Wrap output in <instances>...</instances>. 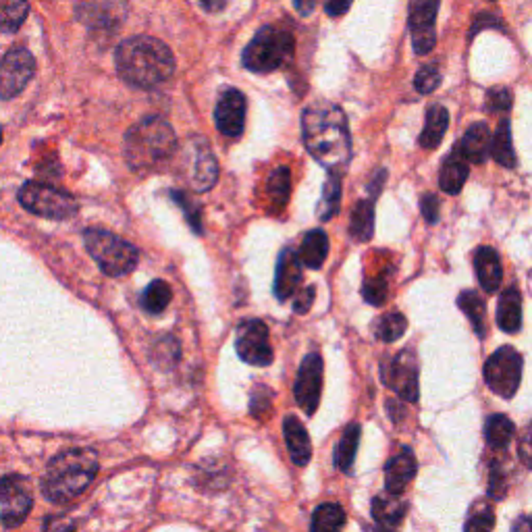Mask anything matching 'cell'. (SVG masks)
Segmentation results:
<instances>
[{"label":"cell","mask_w":532,"mask_h":532,"mask_svg":"<svg viewBox=\"0 0 532 532\" xmlns=\"http://www.w3.org/2000/svg\"><path fill=\"white\" fill-rule=\"evenodd\" d=\"M306 150L329 173L341 175L352 158V136L348 117L335 104H312L302 115Z\"/></svg>","instance_id":"6da1fadb"},{"label":"cell","mask_w":532,"mask_h":532,"mask_svg":"<svg viewBox=\"0 0 532 532\" xmlns=\"http://www.w3.org/2000/svg\"><path fill=\"white\" fill-rule=\"evenodd\" d=\"M115 67L127 84L150 90L169 82L175 57L165 42L152 36H133L119 44Z\"/></svg>","instance_id":"7a4b0ae2"},{"label":"cell","mask_w":532,"mask_h":532,"mask_svg":"<svg viewBox=\"0 0 532 532\" xmlns=\"http://www.w3.org/2000/svg\"><path fill=\"white\" fill-rule=\"evenodd\" d=\"M98 474V456L92 449H67L52 458L44 476L42 493L52 503H67L82 495Z\"/></svg>","instance_id":"3957f363"},{"label":"cell","mask_w":532,"mask_h":532,"mask_svg":"<svg viewBox=\"0 0 532 532\" xmlns=\"http://www.w3.org/2000/svg\"><path fill=\"white\" fill-rule=\"evenodd\" d=\"M177 138L163 117H146L125 136V158L131 169L152 171L173 156Z\"/></svg>","instance_id":"277c9868"},{"label":"cell","mask_w":532,"mask_h":532,"mask_svg":"<svg viewBox=\"0 0 532 532\" xmlns=\"http://www.w3.org/2000/svg\"><path fill=\"white\" fill-rule=\"evenodd\" d=\"M296 38L277 25H264L244 48L242 63L252 73H273L294 59Z\"/></svg>","instance_id":"5b68a950"},{"label":"cell","mask_w":532,"mask_h":532,"mask_svg":"<svg viewBox=\"0 0 532 532\" xmlns=\"http://www.w3.org/2000/svg\"><path fill=\"white\" fill-rule=\"evenodd\" d=\"M84 242L90 256L109 277H123L131 273L138 266L140 252L136 246H131L125 239L117 237L111 231L104 229H88L84 233Z\"/></svg>","instance_id":"8992f818"},{"label":"cell","mask_w":532,"mask_h":532,"mask_svg":"<svg viewBox=\"0 0 532 532\" xmlns=\"http://www.w3.org/2000/svg\"><path fill=\"white\" fill-rule=\"evenodd\" d=\"M19 202L32 215L50 221H67L77 215V202L71 194L50 188L46 183L30 181L19 190Z\"/></svg>","instance_id":"52a82bcc"},{"label":"cell","mask_w":532,"mask_h":532,"mask_svg":"<svg viewBox=\"0 0 532 532\" xmlns=\"http://www.w3.org/2000/svg\"><path fill=\"white\" fill-rule=\"evenodd\" d=\"M485 381L489 389L503 397L512 399L522 381V356L512 348V345H503L485 364Z\"/></svg>","instance_id":"ba28073f"},{"label":"cell","mask_w":532,"mask_h":532,"mask_svg":"<svg viewBox=\"0 0 532 532\" xmlns=\"http://www.w3.org/2000/svg\"><path fill=\"white\" fill-rule=\"evenodd\" d=\"M32 493L28 481L19 474L0 478V520L7 528H17L32 512Z\"/></svg>","instance_id":"9c48e42d"},{"label":"cell","mask_w":532,"mask_h":532,"mask_svg":"<svg viewBox=\"0 0 532 532\" xmlns=\"http://www.w3.org/2000/svg\"><path fill=\"white\" fill-rule=\"evenodd\" d=\"M237 356L250 366H269L273 362V348L269 341V327L258 318L244 321L235 335Z\"/></svg>","instance_id":"30bf717a"},{"label":"cell","mask_w":532,"mask_h":532,"mask_svg":"<svg viewBox=\"0 0 532 532\" xmlns=\"http://www.w3.org/2000/svg\"><path fill=\"white\" fill-rule=\"evenodd\" d=\"M381 377L383 383L406 402H416L418 399V362L410 350L381 364Z\"/></svg>","instance_id":"8fae6325"},{"label":"cell","mask_w":532,"mask_h":532,"mask_svg":"<svg viewBox=\"0 0 532 532\" xmlns=\"http://www.w3.org/2000/svg\"><path fill=\"white\" fill-rule=\"evenodd\" d=\"M36 61L28 50H13L0 59V100L21 94L32 82Z\"/></svg>","instance_id":"7c38bea8"},{"label":"cell","mask_w":532,"mask_h":532,"mask_svg":"<svg viewBox=\"0 0 532 532\" xmlns=\"http://www.w3.org/2000/svg\"><path fill=\"white\" fill-rule=\"evenodd\" d=\"M439 0H410V34L416 55H429L435 48V21Z\"/></svg>","instance_id":"4fadbf2b"},{"label":"cell","mask_w":532,"mask_h":532,"mask_svg":"<svg viewBox=\"0 0 532 532\" xmlns=\"http://www.w3.org/2000/svg\"><path fill=\"white\" fill-rule=\"evenodd\" d=\"M294 393L298 406L308 416H312L318 408V402H321V393H323V358L318 352H312L304 358L298 370Z\"/></svg>","instance_id":"5bb4252c"},{"label":"cell","mask_w":532,"mask_h":532,"mask_svg":"<svg viewBox=\"0 0 532 532\" xmlns=\"http://www.w3.org/2000/svg\"><path fill=\"white\" fill-rule=\"evenodd\" d=\"M215 123L225 138L237 140L242 136L246 127V96L235 88L221 92L215 109Z\"/></svg>","instance_id":"9a60e30c"},{"label":"cell","mask_w":532,"mask_h":532,"mask_svg":"<svg viewBox=\"0 0 532 532\" xmlns=\"http://www.w3.org/2000/svg\"><path fill=\"white\" fill-rule=\"evenodd\" d=\"M219 179V165L210 152L206 140H196L192 146V171L190 185L196 192H208Z\"/></svg>","instance_id":"2e32d148"},{"label":"cell","mask_w":532,"mask_h":532,"mask_svg":"<svg viewBox=\"0 0 532 532\" xmlns=\"http://www.w3.org/2000/svg\"><path fill=\"white\" fill-rule=\"evenodd\" d=\"M418 464L410 447H404L385 466V489L389 495H404L410 481L416 476Z\"/></svg>","instance_id":"e0dca14e"},{"label":"cell","mask_w":532,"mask_h":532,"mask_svg":"<svg viewBox=\"0 0 532 532\" xmlns=\"http://www.w3.org/2000/svg\"><path fill=\"white\" fill-rule=\"evenodd\" d=\"M302 283V262L298 252L285 248L277 262V275H275V296L277 300H287L298 291Z\"/></svg>","instance_id":"ac0fdd59"},{"label":"cell","mask_w":532,"mask_h":532,"mask_svg":"<svg viewBox=\"0 0 532 532\" xmlns=\"http://www.w3.org/2000/svg\"><path fill=\"white\" fill-rule=\"evenodd\" d=\"M408 510L402 495H377L372 499V518L377 522V532H397Z\"/></svg>","instance_id":"d6986e66"},{"label":"cell","mask_w":532,"mask_h":532,"mask_svg":"<svg viewBox=\"0 0 532 532\" xmlns=\"http://www.w3.org/2000/svg\"><path fill=\"white\" fill-rule=\"evenodd\" d=\"M283 437L289 449V456L296 466H306L312 456L310 437L304 429V424L296 416H287L283 420Z\"/></svg>","instance_id":"ffe728a7"},{"label":"cell","mask_w":532,"mask_h":532,"mask_svg":"<svg viewBox=\"0 0 532 532\" xmlns=\"http://www.w3.org/2000/svg\"><path fill=\"white\" fill-rule=\"evenodd\" d=\"M474 271L478 283H481L487 294H495L501 285V275H503L499 254L489 246L478 248L474 254Z\"/></svg>","instance_id":"44dd1931"},{"label":"cell","mask_w":532,"mask_h":532,"mask_svg":"<svg viewBox=\"0 0 532 532\" xmlns=\"http://www.w3.org/2000/svg\"><path fill=\"white\" fill-rule=\"evenodd\" d=\"M468 161L462 156L460 148L456 146L454 152H451L447 158H445V163L441 167V175H439V185H441V190L447 192V194H460L462 188H464V183L468 179Z\"/></svg>","instance_id":"7402d4cb"},{"label":"cell","mask_w":532,"mask_h":532,"mask_svg":"<svg viewBox=\"0 0 532 532\" xmlns=\"http://www.w3.org/2000/svg\"><path fill=\"white\" fill-rule=\"evenodd\" d=\"M497 325L505 333H518L522 327V296L518 287H508L497 304Z\"/></svg>","instance_id":"603a6c76"},{"label":"cell","mask_w":532,"mask_h":532,"mask_svg":"<svg viewBox=\"0 0 532 532\" xmlns=\"http://www.w3.org/2000/svg\"><path fill=\"white\" fill-rule=\"evenodd\" d=\"M466 161L481 165L487 161V154L491 152V131L485 123H474L466 131L462 144L458 146Z\"/></svg>","instance_id":"cb8c5ba5"},{"label":"cell","mask_w":532,"mask_h":532,"mask_svg":"<svg viewBox=\"0 0 532 532\" xmlns=\"http://www.w3.org/2000/svg\"><path fill=\"white\" fill-rule=\"evenodd\" d=\"M447 127H449V113L445 106L441 104L429 106L427 121H424V129L420 133V146L427 150H435L441 144Z\"/></svg>","instance_id":"d4e9b609"},{"label":"cell","mask_w":532,"mask_h":532,"mask_svg":"<svg viewBox=\"0 0 532 532\" xmlns=\"http://www.w3.org/2000/svg\"><path fill=\"white\" fill-rule=\"evenodd\" d=\"M329 254V237L321 229H312L304 235V242L300 248V262H304L308 269H321L325 258Z\"/></svg>","instance_id":"484cf974"},{"label":"cell","mask_w":532,"mask_h":532,"mask_svg":"<svg viewBox=\"0 0 532 532\" xmlns=\"http://www.w3.org/2000/svg\"><path fill=\"white\" fill-rule=\"evenodd\" d=\"M375 233V204L372 200H360L350 217V235L356 242H368Z\"/></svg>","instance_id":"4316f807"},{"label":"cell","mask_w":532,"mask_h":532,"mask_svg":"<svg viewBox=\"0 0 532 532\" xmlns=\"http://www.w3.org/2000/svg\"><path fill=\"white\" fill-rule=\"evenodd\" d=\"M491 154L495 161L505 167V169H514L516 167V152L512 146V129L510 121L503 119L495 131V138H491Z\"/></svg>","instance_id":"83f0119b"},{"label":"cell","mask_w":532,"mask_h":532,"mask_svg":"<svg viewBox=\"0 0 532 532\" xmlns=\"http://www.w3.org/2000/svg\"><path fill=\"white\" fill-rule=\"evenodd\" d=\"M360 424L354 422L350 424L348 429L343 431V437L337 445V451H335V466L341 470V472H350L352 466H354V460H356V454H358V445H360Z\"/></svg>","instance_id":"f1b7e54d"},{"label":"cell","mask_w":532,"mask_h":532,"mask_svg":"<svg viewBox=\"0 0 532 532\" xmlns=\"http://www.w3.org/2000/svg\"><path fill=\"white\" fill-rule=\"evenodd\" d=\"M345 526V512L337 503H323L312 514L310 532H341Z\"/></svg>","instance_id":"f546056e"},{"label":"cell","mask_w":532,"mask_h":532,"mask_svg":"<svg viewBox=\"0 0 532 532\" xmlns=\"http://www.w3.org/2000/svg\"><path fill=\"white\" fill-rule=\"evenodd\" d=\"M514 422L503 416V414H493L487 424H485V435H487V443L493 447V449H505L508 447V443L512 441L514 437Z\"/></svg>","instance_id":"4dcf8cb0"},{"label":"cell","mask_w":532,"mask_h":532,"mask_svg":"<svg viewBox=\"0 0 532 532\" xmlns=\"http://www.w3.org/2000/svg\"><path fill=\"white\" fill-rule=\"evenodd\" d=\"M341 206V175L331 173L327 183H325V190H323V198L316 206L318 212V219L321 221H329L333 219Z\"/></svg>","instance_id":"1f68e13d"},{"label":"cell","mask_w":532,"mask_h":532,"mask_svg":"<svg viewBox=\"0 0 532 532\" xmlns=\"http://www.w3.org/2000/svg\"><path fill=\"white\" fill-rule=\"evenodd\" d=\"M266 196L275 208H285L291 196V171L287 167H279L271 173L266 181Z\"/></svg>","instance_id":"d6a6232c"},{"label":"cell","mask_w":532,"mask_h":532,"mask_svg":"<svg viewBox=\"0 0 532 532\" xmlns=\"http://www.w3.org/2000/svg\"><path fill=\"white\" fill-rule=\"evenodd\" d=\"M171 298H173V291L169 283H165L163 279H156L146 287V291L142 294V306L150 314H161L171 304Z\"/></svg>","instance_id":"836d02e7"},{"label":"cell","mask_w":532,"mask_h":532,"mask_svg":"<svg viewBox=\"0 0 532 532\" xmlns=\"http://www.w3.org/2000/svg\"><path fill=\"white\" fill-rule=\"evenodd\" d=\"M458 306L470 318V323L478 337H485V302L476 291H462L458 298Z\"/></svg>","instance_id":"e575fe53"},{"label":"cell","mask_w":532,"mask_h":532,"mask_svg":"<svg viewBox=\"0 0 532 532\" xmlns=\"http://www.w3.org/2000/svg\"><path fill=\"white\" fill-rule=\"evenodd\" d=\"M28 11V0H0V30L17 32Z\"/></svg>","instance_id":"d590c367"},{"label":"cell","mask_w":532,"mask_h":532,"mask_svg":"<svg viewBox=\"0 0 532 532\" xmlns=\"http://www.w3.org/2000/svg\"><path fill=\"white\" fill-rule=\"evenodd\" d=\"M408 329V321L404 314L399 312H391V314H385L381 321L377 323L375 327V335L379 341H385V343H393L397 341L399 337H402Z\"/></svg>","instance_id":"8d00e7d4"},{"label":"cell","mask_w":532,"mask_h":532,"mask_svg":"<svg viewBox=\"0 0 532 532\" xmlns=\"http://www.w3.org/2000/svg\"><path fill=\"white\" fill-rule=\"evenodd\" d=\"M495 514L487 501H478L470 510V516L464 524V532H493Z\"/></svg>","instance_id":"74e56055"},{"label":"cell","mask_w":532,"mask_h":532,"mask_svg":"<svg viewBox=\"0 0 532 532\" xmlns=\"http://www.w3.org/2000/svg\"><path fill=\"white\" fill-rule=\"evenodd\" d=\"M362 296H364V300H366L368 304H372V306H383V304L387 302V296H389L387 279H385L383 275L364 279Z\"/></svg>","instance_id":"f35d334b"},{"label":"cell","mask_w":532,"mask_h":532,"mask_svg":"<svg viewBox=\"0 0 532 532\" xmlns=\"http://www.w3.org/2000/svg\"><path fill=\"white\" fill-rule=\"evenodd\" d=\"M441 86V73L437 67L433 65H427L422 67L416 77H414V88L420 92V94H433L437 88Z\"/></svg>","instance_id":"ab89813d"},{"label":"cell","mask_w":532,"mask_h":532,"mask_svg":"<svg viewBox=\"0 0 532 532\" xmlns=\"http://www.w3.org/2000/svg\"><path fill=\"white\" fill-rule=\"evenodd\" d=\"M173 198L179 202L181 210L185 212V217H188L190 225L194 227L196 233L202 231V221H200V206L188 196V194H181V192H173Z\"/></svg>","instance_id":"60d3db41"},{"label":"cell","mask_w":532,"mask_h":532,"mask_svg":"<svg viewBox=\"0 0 532 532\" xmlns=\"http://www.w3.org/2000/svg\"><path fill=\"white\" fill-rule=\"evenodd\" d=\"M250 412L258 420L269 418V416H266V414H271V391L269 389H260V391L252 393Z\"/></svg>","instance_id":"b9f144b4"},{"label":"cell","mask_w":532,"mask_h":532,"mask_svg":"<svg viewBox=\"0 0 532 532\" xmlns=\"http://www.w3.org/2000/svg\"><path fill=\"white\" fill-rule=\"evenodd\" d=\"M489 111H508L512 106V94L508 88H493L487 94Z\"/></svg>","instance_id":"7bdbcfd3"},{"label":"cell","mask_w":532,"mask_h":532,"mask_svg":"<svg viewBox=\"0 0 532 532\" xmlns=\"http://www.w3.org/2000/svg\"><path fill=\"white\" fill-rule=\"evenodd\" d=\"M77 524L67 514H55L48 516L44 522V532H75Z\"/></svg>","instance_id":"ee69618b"},{"label":"cell","mask_w":532,"mask_h":532,"mask_svg":"<svg viewBox=\"0 0 532 532\" xmlns=\"http://www.w3.org/2000/svg\"><path fill=\"white\" fill-rule=\"evenodd\" d=\"M420 208H422V215L427 219L431 225H435L439 221V198L433 194H424L420 198Z\"/></svg>","instance_id":"f6af8a7d"},{"label":"cell","mask_w":532,"mask_h":532,"mask_svg":"<svg viewBox=\"0 0 532 532\" xmlns=\"http://www.w3.org/2000/svg\"><path fill=\"white\" fill-rule=\"evenodd\" d=\"M489 481H491L489 483V495L495 497V499H503L505 491H508V483H505V476H503V472L497 466L491 470Z\"/></svg>","instance_id":"bcb514c9"},{"label":"cell","mask_w":532,"mask_h":532,"mask_svg":"<svg viewBox=\"0 0 532 532\" xmlns=\"http://www.w3.org/2000/svg\"><path fill=\"white\" fill-rule=\"evenodd\" d=\"M314 298H316V289L310 285V287H306L304 291H300V294L296 296L294 310H296L298 314H306V312L312 308V302H314Z\"/></svg>","instance_id":"7dc6e473"},{"label":"cell","mask_w":532,"mask_h":532,"mask_svg":"<svg viewBox=\"0 0 532 532\" xmlns=\"http://www.w3.org/2000/svg\"><path fill=\"white\" fill-rule=\"evenodd\" d=\"M352 3H354V0H325L327 15L329 17H339V15H343L345 11L350 9Z\"/></svg>","instance_id":"c3c4849f"},{"label":"cell","mask_w":532,"mask_h":532,"mask_svg":"<svg viewBox=\"0 0 532 532\" xmlns=\"http://www.w3.org/2000/svg\"><path fill=\"white\" fill-rule=\"evenodd\" d=\"M385 179H387V173H385V171H377L375 179H372V181L368 183V192H370L372 200H375V198L379 196V192L383 190V183H385Z\"/></svg>","instance_id":"681fc988"},{"label":"cell","mask_w":532,"mask_h":532,"mask_svg":"<svg viewBox=\"0 0 532 532\" xmlns=\"http://www.w3.org/2000/svg\"><path fill=\"white\" fill-rule=\"evenodd\" d=\"M200 5L208 13H221L227 7V0H200Z\"/></svg>","instance_id":"f907efd6"},{"label":"cell","mask_w":532,"mask_h":532,"mask_svg":"<svg viewBox=\"0 0 532 532\" xmlns=\"http://www.w3.org/2000/svg\"><path fill=\"white\" fill-rule=\"evenodd\" d=\"M294 5H296V11L304 17L312 15L314 7H316V0H294Z\"/></svg>","instance_id":"816d5d0a"},{"label":"cell","mask_w":532,"mask_h":532,"mask_svg":"<svg viewBox=\"0 0 532 532\" xmlns=\"http://www.w3.org/2000/svg\"><path fill=\"white\" fill-rule=\"evenodd\" d=\"M512 532H532V524H530V516H526V514H522L516 522H514V526H512Z\"/></svg>","instance_id":"f5cc1de1"},{"label":"cell","mask_w":532,"mask_h":532,"mask_svg":"<svg viewBox=\"0 0 532 532\" xmlns=\"http://www.w3.org/2000/svg\"><path fill=\"white\" fill-rule=\"evenodd\" d=\"M522 460L526 466H530V433L528 431L522 437Z\"/></svg>","instance_id":"db71d44e"},{"label":"cell","mask_w":532,"mask_h":532,"mask_svg":"<svg viewBox=\"0 0 532 532\" xmlns=\"http://www.w3.org/2000/svg\"><path fill=\"white\" fill-rule=\"evenodd\" d=\"M0 142H3V129H0Z\"/></svg>","instance_id":"11a10c76"},{"label":"cell","mask_w":532,"mask_h":532,"mask_svg":"<svg viewBox=\"0 0 532 532\" xmlns=\"http://www.w3.org/2000/svg\"><path fill=\"white\" fill-rule=\"evenodd\" d=\"M366 532H375V530H366Z\"/></svg>","instance_id":"9f6ffc18"},{"label":"cell","mask_w":532,"mask_h":532,"mask_svg":"<svg viewBox=\"0 0 532 532\" xmlns=\"http://www.w3.org/2000/svg\"><path fill=\"white\" fill-rule=\"evenodd\" d=\"M491 3H495V0H491Z\"/></svg>","instance_id":"6f0895ef"}]
</instances>
